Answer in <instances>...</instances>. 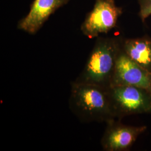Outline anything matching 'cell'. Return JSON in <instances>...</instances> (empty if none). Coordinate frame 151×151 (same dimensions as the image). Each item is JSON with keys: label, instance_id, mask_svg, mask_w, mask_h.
Here are the masks:
<instances>
[{"label": "cell", "instance_id": "ba28073f", "mask_svg": "<svg viewBox=\"0 0 151 151\" xmlns=\"http://www.w3.org/2000/svg\"><path fill=\"white\" fill-rule=\"evenodd\" d=\"M122 49L130 59L151 72V38H140L123 40Z\"/></svg>", "mask_w": 151, "mask_h": 151}, {"label": "cell", "instance_id": "52a82bcc", "mask_svg": "<svg viewBox=\"0 0 151 151\" xmlns=\"http://www.w3.org/2000/svg\"><path fill=\"white\" fill-rule=\"evenodd\" d=\"M70 0H34L27 15L17 24V28L34 35L43 26L49 17Z\"/></svg>", "mask_w": 151, "mask_h": 151}, {"label": "cell", "instance_id": "6da1fadb", "mask_svg": "<svg viewBox=\"0 0 151 151\" xmlns=\"http://www.w3.org/2000/svg\"><path fill=\"white\" fill-rule=\"evenodd\" d=\"M69 108L82 123H108L115 119L108 88L93 83H71Z\"/></svg>", "mask_w": 151, "mask_h": 151}, {"label": "cell", "instance_id": "7a4b0ae2", "mask_svg": "<svg viewBox=\"0 0 151 151\" xmlns=\"http://www.w3.org/2000/svg\"><path fill=\"white\" fill-rule=\"evenodd\" d=\"M122 42L119 38H97L83 70L75 81L110 87Z\"/></svg>", "mask_w": 151, "mask_h": 151}, {"label": "cell", "instance_id": "277c9868", "mask_svg": "<svg viewBox=\"0 0 151 151\" xmlns=\"http://www.w3.org/2000/svg\"><path fill=\"white\" fill-rule=\"evenodd\" d=\"M122 14V9L116 6L114 0H96L81 25V32L90 39L106 34L116 27Z\"/></svg>", "mask_w": 151, "mask_h": 151}, {"label": "cell", "instance_id": "3957f363", "mask_svg": "<svg viewBox=\"0 0 151 151\" xmlns=\"http://www.w3.org/2000/svg\"><path fill=\"white\" fill-rule=\"evenodd\" d=\"M115 119L151 113V91L143 87L116 85L108 88Z\"/></svg>", "mask_w": 151, "mask_h": 151}, {"label": "cell", "instance_id": "8992f818", "mask_svg": "<svg viewBox=\"0 0 151 151\" xmlns=\"http://www.w3.org/2000/svg\"><path fill=\"white\" fill-rule=\"evenodd\" d=\"M130 85L151 91V72L142 67L125 53H119L111 86Z\"/></svg>", "mask_w": 151, "mask_h": 151}, {"label": "cell", "instance_id": "9c48e42d", "mask_svg": "<svg viewBox=\"0 0 151 151\" xmlns=\"http://www.w3.org/2000/svg\"><path fill=\"white\" fill-rule=\"evenodd\" d=\"M138 3L140 7L139 15L141 20L145 22L151 15V0H138Z\"/></svg>", "mask_w": 151, "mask_h": 151}, {"label": "cell", "instance_id": "5b68a950", "mask_svg": "<svg viewBox=\"0 0 151 151\" xmlns=\"http://www.w3.org/2000/svg\"><path fill=\"white\" fill-rule=\"evenodd\" d=\"M106 124L101 140L103 150L106 151L129 150L139 135L147 129L146 125H128L116 119L110 120Z\"/></svg>", "mask_w": 151, "mask_h": 151}]
</instances>
